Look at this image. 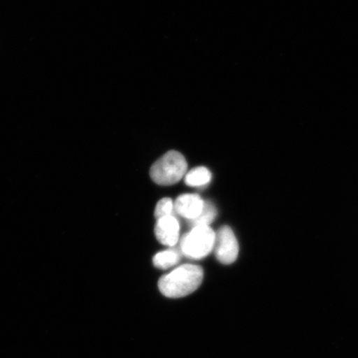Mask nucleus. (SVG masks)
<instances>
[{
    "instance_id": "9",
    "label": "nucleus",
    "mask_w": 358,
    "mask_h": 358,
    "mask_svg": "<svg viewBox=\"0 0 358 358\" xmlns=\"http://www.w3.org/2000/svg\"><path fill=\"white\" fill-rule=\"evenodd\" d=\"M217 216V209L209 201H204L203 212L198 217L189 221V226L192 228L199 226H209Z\"/></svg>"
},
{
    "instance_id": "10",
    "label": "nucleus",
    "mask_w": 358,
    "mask_h": 358,
    "mask_svg": "<svg viewBox=\"0 0 358 358\" xmlns=\"http://www.w3.org/2000/svg\"><path fill=\"white\" fill-rule=\"evenodd\" d=\"M174 207L171 199L165 198L159 201L155 210V217L157 220L167 216H174Z\"/></svg>"
},
{
    "instance_id": "1",
    "label": "nucleus",
    "mask_w": 358,
    "mask_h": 358,
    "mask_svg": "<svg viewBox=\"0 0 358 358\" xmlns=\"http://www.w3.org/2000/svg\"><path fill=\"white\" fill-rule=\"evenodd\" d=\"M203 280V268L187 264L161 277L159 289L168 298H182L198 289Z\"/></svg>"
},
{
    "instance_id": "7",
    "label": "nucleus",
    "mask_w": 358,
    "mask_h": 358,
    "mask_svg": "<svg viewBox=\"0 0 358 358\" xmlns=\"http://www.w3.org/2000/svg\"><path fill=\"white\" fill-rule=\"evenodd\" d=\"M181 252L177 249L164 250L155 255L153 262L155 267L166 270V268L176 266L181 261Z\"/></svg>"
},
{
    "instance_id": "4",
    "label": "nucleus",
    "mask_w": 358,
    "mask_h": 358,
    "mask_svg": "<svg viewBox=\"0 0 358 358\" xmlns=\"http://www.w3.org/2000/svg\"><path fill=\"white\" fill-rule=\"evenodd\" d=\"M215 255L223 265L234 263L239 253V245L234 231L228 226H223L216 232Z\"/></svg>"
},
{
    "instance_id": "3",
    "label": "nucleus",
    "mask_w": 358,
    "mask_h": 358,
    "mask_svg": "<svg viewBox=\"0 0 358 358\" xmlns=\"http://www.w3.org/2000/svg\"><path fill=\"white\" fill-rule=\"evenodd\" d=\"M216 232L209 226H199L183 235L180 239V250L187 258L203 259L214 248Z\"/></svg>"
},
{
    "instance_id": "6",
    "label": "nucleus",
    "mask_w": 358,
    "mask_h": 358,
    "mask_svg": "<svg viewBox=\"0 0 358 358\" xmlns=\"http://www.w3.org/2000/svg\"><path fill=\"white\" fill-rule=\"evenodd\" d=\"M204 201L198 194H182L173 203L174 212L190 221L203 212Z\"/></svg>"
},
{
    "instance_id": "5",
    "label": "nucleus",
    "mask_w": 358,
    "mask_h": 358,
    "mask_svg": "<svg viewBox=\"0 0 358 358\" xmlns=\"http://www.w3.org/2000/svg\"><path fill=\"white\" fill-rule=\"evenodd\" d=\"M179 231H180V225L174 216L159 218L155 224L156 238L164 245H176L178 243Z\"/></svg>"
},
{
    "instance_id": "2",
    "label": "nucleus",
    "mask_w": 358,
    "mask_h": 358,
    "mask_svg": "<svg viewBox=\"0 0 358 358\" xmlns=\"http://www.w3.org/2000/svg\"><path fill=\"white\" fill-rule=\"evenodd\" d=\"M187 169L185 156L178 151H169L151 167L150 177L157 185H173L185 177Z\"/></svg>"
},
{
    "instance_id": "8",
    "label": "nucleus",
    "mask_w": 358,
    "mask_h": 358,
    "mask_svg": "<svg viewBox=\"0 0 358 358\" xmlns=\"http://www.w3.org/2000/svg\"><path fill=\"white\" fill-rule=\"evenodd\" d=\"M212 173L207 168L198 167L192 169L185 176V183L190 187L208 185L211 181Z\"/></svg>"
}]
</instances>
